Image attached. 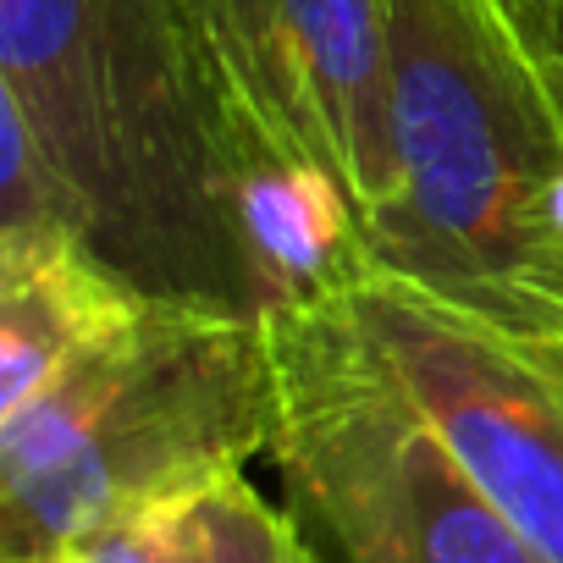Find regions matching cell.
<instances>
[{"mask_svg": "<svg viewBox=\"0 0 563 563\" xmlns=\"http://www.w3.org/2000/svg\"><path fill=\"white\" fill-rule=\"evenodd\" d=\"M0 100L40 139L111 276L254 321L243 122L188 0H0Z\"/></svg>", "mask_w": 563, "mask_h": 563, "instance_id": "6da1fadb", "label": "cell"}, {"mask_svg": "<svg viewBox=\"0 0 563 563\" xmlns=\"http://www.w3.org/2000/svg\"><path fill=\"white\" fill-rule=\"evenodd\" d=\"M393 194L371 276L563 349V84L503 0H387Z\"/></svg>", "mask_w": 563, "mask_h": 563, "instance_id": "7a4b0ae2", "label": "cell"}, {"mask_svg": "<svg viewBox=\"0 0 563 563\" xmlns=\"http://www.w3.org/2000/svg\"><path fill=\"white\" fill-rule=\"evenodd\" d=\"M271 354L249 316L150 299L117 338L0 420V563L205 492L271 448Z\"/></svg>", "mask_w": 563, "mask_h": 563, "instance_id": "3957f363", "label": "cell"}, {"mask_svg": "<svg viewBox=\"0 0 563 563\" xmlns=\"http://www.w3.org/2000/svg\"><path fill=\"white\" fill-rule=\"evenodd\" d=\"M271 464L321 563H541L382 360L349 299L260 316Z\"/></svg>", "mask_w": 563, "mask_h": 563, "instance_id": "277c9868", "label": "cell"}, {"mask_svg": "<svg viewBox=\"0 0 563 563\" xmlns=\"http://www.w3.org/2000/svg\"><path fill=\"white\" fill-rule=\"evenodd\" d=\"M354 321L541 563H563V349H536L365 276Z\"/></svg>", "mask_w": 563, "mask_h": 563, "instance_id": "5b68a950", "label": "cell"}, {"mask_svg": "<svg viewBox=\"0 0 563 563\" xmlns=\"http://www.w3.org/2000/svg\"><path fill=\"white\" fill-rule=\"evenodd\" d=\"M188 12L243 133L321 166L365 221L398 177L387 0H188Z\"/></svg>", "mask_w": 563, "mask_h": 563, "instance_id": "8992f818", "label": "cell"}, {"mask_svg": "<svg viewBox=\"0 0 563 563\" xmlns=\"http://www.w3.org/2000/svg\"><path fill=\"white\" fill-rule=\"evenodd\" d=\"M243 260L254 288V321L276 310H310L349 299L371 276L365 221L354 199L310 161L282 155L243 133L238 183Z\"/></svg>", "mask_w": 563, "mask_h": 563, "instance_id": "52a82bcc", "label": "cell"}, {"mask_svg": "<svg viewBox=\"0 0 563 563\" xmlns=\"http://www.w3.org/2000/svg\"><path fill=\"white\" fill-rule=\"evenodd\" d=\"M144 305L78 238L0 243V420L117 338Z\"/></svg>", "mask_w": 563, "mask_h": 563, "instance_id": "ba28073f", "label": "cell"}, {"mask_svg": "<svg viewBox=\"0 0 563 563\" xmlns=\"http://www.w3.org/2000/svg\"><path fill=\"white\" fill-rule=\"evenodd\" d=\"M188 547L194 563H321L299 519L271 508L243 470L188 497Z\"/></svg>", "mask_w": 563, "mask_h": 563, "instance_id": "9c48e42d", "label": "cell"}, {"mask_svg": "<svg viewBox=\"0 0 563 563\" xmlns=\"http://www.w3.org/2000/svg\"><path fill=\"white\" fill-rule=\"evenodd\" d=\"M194 497V492H188ZM188 497L128 508L67 547L73 563H194L188 547Z\"/></svg>", "mask_w": 563, "mask_h": 563, "instance_id": "30bf717a", "label": "cell"}, {"mask_svg": "<svg viewBox=\"0 0 563 563\" xmlns=\"http://www.w3.org/2000/svg\"><path fill=\"white\" fill-rule=\"evenodd\" d=\"M536 51L547 56V67H552L558 84H563V0H552V7H547V18H541V29H536Z\"/></svg>", "mask_w": 563, "mask_h": 563, "instance_id": "8fae6325", "label": "cell"}, {"mask_svg": "<svg viewBox=\"0 0 563 563\" xmlns=\"http://www.w3.org/2000/svg\"><path fill=\"white\" fill-rule=\"evenodd\" d=\"M503 7L525 23V34H530V45H536V29H541V18H547V7L552 0H503Z\"/></svg>", "mask_w": 563, "mask_h": 563, "instance_id": "7c38bea8", "label": "cell"}, {"mask_svg": "<svg viewBox=\"0 0 563 563\" xmlns=\"http://www.w3.org/2000/svg\"><path fill=\"white\" fill-rule=\"evenodd\" d=\"M29 563H73L67 552H56V558H29Z\"/></svg>", "mask_w": 563, "mask_h": 563, "instance_id": "4fadbf2b", "label": "cell"}]
</instances>
